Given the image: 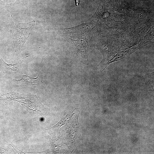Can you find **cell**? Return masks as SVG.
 I'll use <instances>...</instances> for the list:
<instances>
[{"label": "cell", "instance_id": "1", "mask_svg": "<svg viewBox=\"0 0 154 154\" xmlns=\"http://www.w3.org/2000/svg\"><path fill=\"white\" fill-rule=\"evenodd\" d=\"M35 21L28 23H16L13 27V37L16 44L18 58L22 56L23 46L29 36L30 28L35 25Z\"/></svg>", "mask_w": 154, "mask_h": 154}, {"label": "cell", "instance_id": "2", "mask_svg": "<svg viewBox=\"0 0 154 154\" xmlns=\"http://www.w3.org/2000/svg\"><path fill=\"white\" fill-rule=\"evenodd\" d=\"M17 81L24 83L27 85H37L41 82L40 78L38 76L37 78H34L25 75H23L22 78L17 80Z\"/></svg>", "mask_w": 154, "mask_h": 154}, {"label": "cell", "instance_id": "3", "mask_svg": "<svg viewBox=\"0 0 154 154\" xmlns=\"http://www.w3.org/2000/svg\"><path fill=\"white\" fill-rule=\"evenodd\" d=\"M144 80L143 84L146 85L153 91L154 72L150 73L144 71Z\"/></svg>", "mask_w": 154, "mask_h": 154}, {"label": "cell", "instance_id": "4", "mask_svg": "<svg viewBox=\"0 0 154 154\" xmlns=\"http://www.w3.org/2000/svg\"><path fill=\"white\" fill-rule=\"evenodd\" d=\"M2 62L3 66L5 70L12 72H15L18 70V66L21 63L22 61L20 60L17 63L14 64H7L3 60Z\"/></svg>", "mask_w": 154, "mask_h": 154}]
</instances>
